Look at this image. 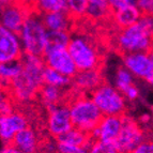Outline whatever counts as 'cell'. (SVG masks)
Returning a JSON list of instances; mask_svg holds the SVG:
<instances>
[{
	"label": "cell",
	"mask_w": 153,
	"mask_h": 153,
	"mask_svg": "<svg viewBox=\"0 0 153 153\" xmlns=\"http://www.w3.org/2000/svg\"><path fill=\"white\" fill-rule=\"evenodd\" d=\"M22 73L9 84L11 95L19 103L32 101L44 85L45 63L41 56L24 54L21 58Z\"/></svg>",
	"instance_id": "cell-1"
},
{
	"label": "cell",
	"mask_w": 153,
	"mask_h": 153,
	"mask_svg": "<svg viewBox=\"0 0 153 153\" xmlns=\"http://www.w3.org/2000/svg\"><path fill=\"white\" fill-rule=\"evenodd\" d=\"M116 44L123 54L149 53L153 47V15L143 14L136 24L121 29Z\"/></svg>",
	"instance_id": "cell-2"
},
{
	"label": "cell",
	"mask_w": 153,
	"mask_h": 153,
	"mask_svg": "<svg viewBox=\"0 0 153 153\" xmlns=\"http://www.w3.org/2000/svg\"><path fill=\"white\" fill-rule=\"evenodd\" d=\"M24 54L43 56L47 42V29L42 21L41 13L30 11L18 32Z\"/></svg>",
	"instance_id": "cell-3"
},
{
	"label": "cell",
	"mask_w": 153,
	"mask_h": 153,
	"mask_svg": "<svg viewBox=\"0 0 153 153\" xmlns=\"http://www.w3.org/2000/svg\"><path fill=\"white\" fill-rule=\"evenodd\" d=\"M70 116L73 128L91 134L92 131L102 119L103 115L100 111L91 97L86 95L76 97L69 105Z\"/></svg>",
	"instance_id": "cell-4"
},
{
	"label": "cell",
	"mask_w": 153,
	"mask_h": 153,
	"mask_svg": "<svg viewBox=\"0 0 153 153\" xmlns=\"http://www.w3.org/2000/svg\"><path fill=\"white\" fill-rule=\"evenodd\" d=\"M68 51L71 55L77 71L97 69L101 62V56L97 45L87 36L76 34L71 36Z\"/></svg>",
	"instance_id": "cell-5"
},
{
	"label": "cell",
	"mask_w": 153,
	"mask_h": 153,
	"mask_svg": "<svg viewBox=\"0 0 153 153\" xmlns=\"http://www.w3.org/2000/svg\"><path fill=\"white\" fill-rule=\"evenodd\" d=\"M92 101L95 103L103 116H122L126 108V100L115 86L102 84L91 92Z\"/></svg>",
	"instance_id": "cell-6"
},
{
	"label": "cell",
	"mask_w": 153,
	"mask_h": 153,
	"mask_svg": "<svg viewBox=\"0 0 153 153\" xmlns=\"http://www.w3.org/2000/svg\"><path fill=\"white\" fill-rule=\"evenodd\" d=\"M143 140L145 133L137 122L128 117H122V126L114 141L118 152L131 153Z\"/></svg>",
	"instance_id": "cell-7"
},
{
	"label": "cell",
	"mask_w": 153,
	"mask_h": 153,
	"mask_svg": "<svg viewBox=\"0 0 153 153\" xmlns=\"http://www.w3.org/2000/svg\"><path fill=\"white\" fill-rule=\"evenodd\" d=\"M42 58L47 68L56 70L70 78H72L77 73L76 65L66 47L46 48Z\"/></svg>",
	"instance_id": "cell-8"
},
{
	"label": "cell",
	"mask_w": 153,
	"mask_h": 153,
	"mask_svg": "<svg viewBox=\"0 0 153 153\" xmlns=\"http://www.w3.org/2000/svg\"><path fill=\"white\" fill-rule=\"evenodd\" d=\"M73 128L69 106L59 104L47 109L46 128L49 135L58 138Z\"/></svg>",
	"instance_id": "cell-9"
},
{
	"label": "cell",
	"mask_w": 153,
	"mask_h": 153,
	"mask_svg": "<svg viewBox=\"0 0 153 153\" xmlns=\"http://www.w3.org/2000/svg\"><path fill=\"white\" fill-rule=\"evenodd\" d=\"M24 55L18 33L0 26V63L21 60Z\"/></svg>",
	"instance_id": "cell-10"
},
{
	"label": "cell",
	"mask_w": 153,
	"mask_h": 153,
	"mask_svg": "<svg viewBox=\"0 0 153 153\" xmlns=\"http://www.w3.org/2000/svg\"><path fill=\"white\" fill-rule=\"evenodd\" d=\"M123 66L136 78L149 80L153 73L148 53H131L123 56Z\"/></svg>",
	"instance_id": "cell-11"
},
{
	"label": "cell",
	"mask_w": 153,
	"mask_h": 153,
	"mask_svg": "<svg viewBox=\"0 0 153 153\" xmlns=\"http://www.w3.org/2000/svg\"><path fill=\"white\" fill-rule=\"evenodd\" d=\"M29 12L30 11L28 9L22 7L17 2L4 5L0 13V26L12 32L18 33L21 31Z\"/></svg>",
	"instance_id": "cell-12"
},
{
	"label": "cell",
	"mask_w": 153,
	"mask_h": 153,
	"mask_svg": "<svg viewBox=\"0 0 153 153\" xmlns=\"http://www.w3.org/2000/svg\"><path fill=\"white\" fill-rule=\"evenodd\" d=\"M28 126V121L21 112H11L0 116V140L4 145L12 143L18 132Z\"/></svg>",
	"instance_id": "cell-13"
},
{
	"label": "cell",
	"mask_w": 153,
	"mask_h": 153,
	"mask_svg": "<svg viewBox=\"0 0 153 153\" xmlns=\"http://www.w3.org/2000/svg\"><path fill=\"white\" fill-rule=\"evenodd\" d=\"M122 126L121 116H103L97 128L92 131L93 139L104 141H115Z\"/></svg>",
	"instance_id": "cell-14"
},
{
	"label": "cell",
	"mask_w": 153,
	"mask_h": 153,
	"mask_svg": "<svg viewBox=\"0 0 153 153\" xmlns=\"http://www.w3.org/2000/svg\"><path fill=\"white\" fill-rule=\"evenodd\" d=\"M72 78L74 88L82 93L94 91L99 86L103 84L102 74L97 69L77 71V73Z\"/></svg>",
	"instance_id": "cell-15"
},
{
	"label": "cell",
	"mask_w": 153,
	"mask_h": 153,
	"mask_svg": "<svg viewBox=\"0 0 153 153\" xmlns=\"http://www.w3.org/2000/svg\"><path fill=\"white\" fill-rule=\"evenodd\" d=\"M11 145H13L18 150L26 153H38L40 150V137L34 128L26 126L21 130L13 138Z\"/></svg>",
	"instance_id": "cell-16"
},
{
	"label": "cell",
	"mask_w": 153,
	"mask_h": 153,
	"mask_svg": "<svg viewBox=\"0 0 153 153\" xmlns=\"http://www.w3.org/2000/svg\"><path fill=\"white\" fill-rule=\"evenodd\" d=\"M41 15L47 31H69L72 27V16L66 11L47 12Z\"/></svg>",
	"instance_id": "cell-17"
},
{
	"label": "cell",
	"mask_w": 153,
	"mask_h": 153,
	"mask_svg": "<svg viewBox=\"0 0 153 153\" xmlns=\"http://www.w3.org/2000/svg\"><path fill=\"white\" fill-rule=\"evenodd\" d=\"M141 15L143 14L136 4H133L114 11L112 19L119 28L123 29L137 23Z\"/></svg>",
	"instance_id": "cell-18"
},
{
	"label": "cell",
	"mask_w": 153,
	"mask_h": 153,
	"mask_svg": "<svg viewBox=\"0 0 153 153\" xmlns=\"http://www.w3.org/2000/svg\"><path fill=\"white\" fill-rule=\"evenodd\" d=\"M56 141L59 143L70 146H78V147H87L89 148L92 141L91 134L86 133L76 128H72L70 131L64 133L63 135L56 138Z\"/></svg>",
	"instance_id": "cell-19"
},
{
	"label": "cell",
	"mask_w": 153,
	"mask_h": 153,
	"mask_svg": "<svg viewBox=\"0 0 153 153\" xmlns=\"http://www.w3.org/2000/svg\"><path fill=\"white\" fill-rule=\"evenodd\" d=\"M38 94L46 109H49V108L60 104L62 97H63V89L44 84Z\"/></svg>",
	"instance_id": "cell-20"
},
{
	"label": "cell",
	"mask_w": 153,
	"mask_h": 153,
	"mask_svg": "<svg viewBox=\"0 0 153 153\" xmlns=\"http://www.w3.org/2000/svg\"><path fill=\"white\" fill-rule=\"evenodd\" d=\"M110 11L107 0H88L86 15L93 21H102L109 15Z\"/></svg>",
	"instance_id": "cell-21"
},
{
	"label": "cell",
	"mask_w": 153,
	"mask_h": 153,
	"mask_svg": "<svg viewBox=\"0 0 153 153\" xmlns=\"http://www.w3.org/2000/svg\"><path fill=\"white\" fill-rule=\"evenodd\" d=\"M22 61H9L0 63V80L8 87L12 80L16 78L22 73Z\"/></svg>",
	"instance_id": "cell-22"
},
{
	"label": "cell",
	"mask_w": 153,
	"mask_h": 153,
	"mask_svg": "<svg viewBox=\"0 0 153 153\" xmlns=\"http://www.w3.org/2000/svg\"><path fill=\"white\" fill-rule=\"evenodd\" d=\"M71 79L72 78H70V77L61 74L60 72L45 66L43 74V80L45 85H51V86L64 89L71 84Z\"/></svg>",
	"instance_id": "cell-23"
},
{
	"label": "cell",
	"mask_w": 153,
	"mask_h": 153,
	"mask_svg": "<svg viewBox=\"0 0 153 153\" xmlns=\"http://www.w3.org/2000/svg\"><path fill=\"white\" fill-rule=\"evenodd\" d=\"M70 40H71V36H70L69 31H47L46 48L68 47Z\"/></svg>",
	"instance_id": "cell-24"
},
{
	"label": "cell",
	"mask_w": 153,
	"mask_h": 153,
	"mask_svg": "<svg viewBox=\"0 0 153 153\" xmlns=\"http://www.w3.org/2000/svg\"><path fill=\"white\" fill-rule=\"evenodd\" d=\"M133 85H134V76L124 66L119 68L115 74V87L123 94Z\"/></svg>",
	"instance_id": "cell-25"
},
{
	"label": "cell",
	"mask_w": 153,
	"mask_h": 153,
	"mask_svg": "<svg viewBox=\"0 0 153 153\" xmlns=\"http://www.w3.org/2000/svg\"><path fill=\"white\" fill-rule=\"evenodd\" d=\"M36 9L39 13L66 11V0H38Z\"/></svg>",
	"instance_id": "cell-26"
},
{
	"label": "cell",
	"mask_w": 153,
	"mask_h": 153,
	"mask_svg": "<svg viewBox=\"0 0 153 153\" xmlns=\"http://www.w3.org/2000/svg\"><path fill=\"white\" fill-rule=\"evenodd\" d=\"M88 153H119L114 141H104L94 139L91 141Z\"/></svg>",
	"instance_id": "cell-27"
},
{
	"label": "cell",
	"mask_w": 153,
	"mask_h": 153,
	"mask_svg": "<svg viewBox=\"0 0 153 153\" xmlns=\"http://www.w3.org/2000/svg\"><path fill=\"white\" fill-rule=\"evenodd\" d=\"M88 0H66V12L74 17L86 15Z\"/></svg>",
	"instance_id": "cell-28"
},
{
	"label": "cell",
	"mask_w": 153,
	"mask_h": 153,
	"mask_svg": "<svg viewBox=\"0 0 153 153\" xmlns=\"http://www.w3.org/2000/svg\"><path fill=\"white\" fill-rule=\"evenodd\" d=\"M57 151H58V153H88V148L87 147L70 146L57 143Z\"/></svg>",
	"instance_id": "cell-29"
},
{
	"label": "cell",
	"mask_w": 153,
	"mask_h": 153,
	"mask_svg": "<svg viewBox=\"0 0 153 153\" xmlns=\"http://www.w3.org/2000/svg\"><path fill=\"white\" fill-rule=\"evenodd\" d=\"M14 111V107L11 102L10 97H9L8 93H5L2 97V99L0 100V116L3 115H9L11 112Z\"/></svg>",
	"instance_id": "cell-30"
},
{
	"label": "cell",
	"mask_w": 153,
	"mask_h": 153,
	"mask_svg": "<svg viewBox=\"0 0 153 153\" xmlns=\"http://www.w3.org/2000/svg\"><path fill=\"white\" fill-rule=\"evenodd\" d=\"M136 7L141 14L153 15V0H136Z\"/></svg>",
	"instance_id": "cell-31"
},
{
	"label": "cell",
	"mask_w": 153,
	"mask_h": 153,
	"mask_svg": "<svg viewBox=\"0 0 153 153\" xmlns=\"http://www.w3.org/2000/svg\"><path fill=\"white\" fill-rule=\"evenodd\" d=\"M131 153H153V140H143Z\"/></svg>",
	"instance_id": "cell-32"
},
{
	"label": "cell",
	"mask_w": 153,
	"mask_h": 153,
	"mask_svg": "<svg viewBox=\"0 0 153 153\" xmlns=\"http://www.w3.org/2000/svg\"><path fill=\"white\" fill-rule=\"evenodd\" d=\"M109 3L110 10L116 11L118 9L124 8L128 5L136 4V0H107Z\"/></svg>",
	"instance_id": "cell-33"
},
{
	"label": "cell",
	"mask_w": 153,
	"mask_h": 153,
	"mask_svg": "<svg viewBox=\"0 0 153 153\" xmlns=\"http://www.w3.org/2000/svg\"><path fill=\"white\" fill-rule=\"evenodd\" d=\"M139 95H140V92H139V89H138V87L135 84L133 85V86H131L123 93V97H125V100H128V101H136L139 97Z\"/></svg>",
	"instance_id": "cell-34"
},
{
	"label": "cell",
	"mask_w": 153,
	"mask_h": 153,
	"mask_svg": "<svg viewBox=\"0 0 153 153\" xmlns=\"http://www.w3.org/2000/svg\"><path fill=\"white\" fill-rule=\"evenodd\" d=\"M40 150L42 151V153H58V151H57V143L53 140L44 141L43 143L40 145Z\"/></svg>",
	"instance_id": "cell-35"
},
{
	"label": "cell",
	"mask_w": 153,
	"mask_h": 153,
	"mask_svg": "<svg viewBox=\"0 0 153 153\" xmlns=\"http://www.w3.org/2000/svg\"><path fill=\"white\" fill-rule=\"evenodd\" d=\"M36 1L38 0H15V2H17L18 4H21L24 8L28 9L29 11H32V9L36 8Z\"/></svg>",
	"instance_id": "cell-36"
},
{
	"label": "cell",
	"mask_w": 153,
	"mask_h": 153,
	"mask_svg": "<svg viewBox=\"0 0 153 153\" xmlns=\"http://www.w3.org/2000/svg\"><path fill=\"white\" fill-rule=\"evenodd\" d=\"M0 153H26V152L18 150V149L15 148L13 145L9 143V145H4L2 148L0 149Z\"/></svg>",
	"instance_id": "cell-37"
},
{
	"label": "cell",
	"mask_w": 153,
	"mask_h": 153,
	"mask_svg": "<svg viewBox=\"0 0 153 153\" xmlns=\"http://www.w3.org/2000/svg\"><path fill=\"white\" fill-rule=\"evenodd\" d=\"M5 88H7V86H5V85L0 80V100L2 99L3 95L7 93V92H5Z\"/></svg>",
	"instance_id": "cell-38"
},
{
	"label": "cell",
	"mask_w": 153,
	"mask_h": 153,
	"mask_svg": "<svg viewBox=\"0 0 153 153\" xmlns=\"http://www.w3.org/2000/svg\"><path fill=\"white\" fill-rule=\"evenodd\" d=\"M0 2L2 3L3 7H4V5H8V4L13 3V2H15V0H0Z\"/></svg>",
	"instance_id": "cell-39"
},
{
	"label": "cell",
	"mask_w": 153,
	"mask_h": 153,
	"mask_svg": "<svg viewBox=\"0 0 153 153\" xmlns=\"http://www.w3.org/2000/svg\"><path fill=\"white\" fill-rule=\"evenodd\" d=\"M149 57H150V60H151V63H152V68H153V47L149 51Z\"/></svg>",
	"instance_id": "cell-40"
},
{
	"label": "cell",
	"mask_w": 153,
	"mask_h": 153,
	"mask_svg": "<svg viewBox=\"0 0 153 153\" xmlns=\"http://www.w3.org/2000/svg\"><path fill=\"white\" fill-rule=\"evenodd\" d=\"M149 82H150V85L153 87V73H152V75H151V77L149 78V80H148Z\"/></svg>",
	"instance_id": "cell-41"
},
{
	"label": "cell",
	"mask_w": 153,
	"mask_h": 153,
	"mask_svg": "<svg viewBox=\"0 0 153 153\" xmlns=\"http://www.w3.org/2000/svg\"><path fill=\"white\" fill-rule=\"evenodd\" d=\"M2 9H3V4L1 2H0V13H1V11H2Z\"/></svg>",
	"instance_id": "cell-42"
},
{
	"label": "cell",
	"mask_w": 153,
	"mask_h": 153,
	"mask_svg": "<svg viewBox=\"0 0 153 153\" xmlns=\"http://www.w3.org/2000/svg\"><path fill=\"white\" fill-rule=\"evenodd\" d=\"M151 110H152V115H153V106H152V108H151Z\"/></svg>",
	"instance_id": "cell-43"
}]
</instances>
